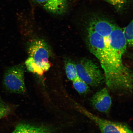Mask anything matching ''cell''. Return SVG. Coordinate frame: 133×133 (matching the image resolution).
I'll use <instances>...</instances> for the list:
<instances>
[{"instance_id":"1","label":"cell","mask_w":133,"mask_h":133,"mask_svg":"<svg viewBox=\"0 0 133 133\" xmlns=\"http://www.w3.org/2000/svg\"><path fill=\"white\" fill-rule=\"evenodd\" d=\"M114 25L107 19H101L94 23L92 30L87 27L88 47L100 63L108 89L129 94L132 91V72L118 59L110 44L109 36Z\"/></svg>"},{"instance_id":"2","label":"cell","mask_w":133,"mask_h":133,"mask_svg":"<svg viewBox=\"0 0 133 133\" xmlns=\"http://www.w3.org/2000/svg\"><path fill=\"white\" fill-rule=\"evenodd\" d=\"M28 52L29 57L25 64L28 70L42 76L49 70L52 53L47 43L43 39L35 40L30 44Z\"/></svg>"},{"instance_id":"3","label":"cell","mask_w":133,"mask_h":133,"mask_svg":"<svg viewBox=\"0 0 133 133\" xmlns=\"http://www.w3.org/2000/svg\"><path fill=\"white\" fill-rule=\"evenodd\" d=\"M75 65L78 77L89 85L97 87L105 82L104 74L91 60L84 59Z\"/></svg>"},{"instance_id":"4","label":"cell","mask_w":133,"mask_h":133,"mask_svg":"<svg viewBox=\"0 0 133 133\" xmlns=\"http://www.w3.org/2000/svg\"><path fill=\"white\" fill-rule=\"evenodd\" d=\"M76 105L78 111L95 123L101 133H133L132 130L125 124L102 118L90 112L77 103Z\"/></svg>"},{"instance_id":"5","label":"cell","mask_w":133,"mask_h":133,"mask_svg":"<svg viewBox=\"0 0 133 133\" xmlns=\"http://www.w3.org/2000/svg\"><path fill=\"white\" fill-rule=\"evenodd\" d=\"M24 72V66L21 64L10 68L6 71L3 83L8 91L17 94H22L26 91Z\"/></svg>"},{"instance_id":"6","label":"cell","mask_w":133,"mask_h":133,"mask_svg":"<svg viewBox=\"0 0 133 133\" xmlns=\"http://www.w3.org/2000/svg\"><path fill=\"white\" fill-rule=\"evenodd\" d=\"M91 102L94 109L99 112L106 113L110 109L112 100L107 88L99 90L91 98Z\"/></svg>"},{"instance_id":"7","label":"cell","mask_w":133,"mask_h":133,"mask_svg":"<svg viewBox=\"0 0 133 133\" xmlns=\"http://www.w3.org/2000/svg\"><path fill=\"white\" fill-rule=\"evenodd\" d=\"M43 8L48 12L53 14H64L68 10V0H48L44 4Z\"/></svg>"},{"instance_id":"8","label":"cell","mask_w":133,"mask_h":133,"mask_svg":"<svg viewBox=\"0 0 133 133\" xmlns=\"http://www.w3.org/2000/svg\"><path fill=\"white\" fill-rule=\"evenodd\" d=\"M12 133H50L44 128L22 124L16 126Z\"/></svg>"},{"instance_id":"9","label":"cell","mask_w":133,"mask_h":133,"mask_svg":"<svg viewBox=\"0 0 133 133\" xmlns=\"http://www.w3.org/2000/svg\"><path fill=\"white\" fill-rule=\"evenodd\" d=\"M65 72L68 79L73 81L78 77L75 64L70 61H66L65 65Z\"/></svg>"},{"instance_id":"10","label":"cell","mask_w":133,"mask_h":133,"mask_svg":"<svg viewBox=\"0 0 133 133\" xmlns=\"http://www.w3.org/2000/svg\"><path fill=\"white\" fill-rule=\"evenodd\" d=\"M73 85L75 89L81 95L87 94L89 91V85L78 77L72 81Z\"/></svg>"},{"instance_id":"11","label":"cell","mask_w":133,"mask_h":133,"mask_svg":"<svg viewBox=\"0 0 133 133\" xmlns=\"http://www.w3.org/2000/svg\"><path fill=\"white\" fill-rule=\"evenodd\" d=\"M133 21H132L122 30L127 45L130 47H132L133 44Z\"/></svg>"},{"instance_id":"12","label":"cell","mask_w":133,"mask_h":133,"mask_svg":"<svg viewBox=\"0 0 133 133\" xmlns=\"http://www.w3.org/2000/svg\"><path fill=\"white\" fill-rule=\"evenodd\" d=\"M109 3L118 11L121 10L128 4L130 0H102Z\"/></svg>"},{"instance_id":"13","label":"cell","mask_w":133,"mask_h":133,"mask_svg":"<svg viewBox=\"0 0 133 133\" xmlns=\"http://www.w3.org/2000/svg\"><path fill=\"white\" fill-rule=\"evenodd\" d=\"M10 109L8 106L4 104L0 107V119L4 117L9 114Z\"/></svg>"},{"instance_id":"14","label":"cell","mask_w":133,"mask_h":133,"mask_svg":"<svg viewBox=\"0 0 133 133\" xmlns=\"http://www.w3.org/2000/svg\"><path fill=\"white\" fill-rule=\"evenodd\" d=\"M31 1L38 4H44L48 0H31Z\"/></svg>"},{"instance_id":"15","label":"cell","mask_w":133,"mask_h":133,"mask_svg":"<svg viewBox=\"0 0 133 133\" xmlns=\"http://www.w3.org/2000/svg\"><path fill=\"white\" fill-rule=\"evenodd\" d=\"M4 105V104H3V103H0V107H2V106L3 105Z\"/></svg>"}]
</instances>
